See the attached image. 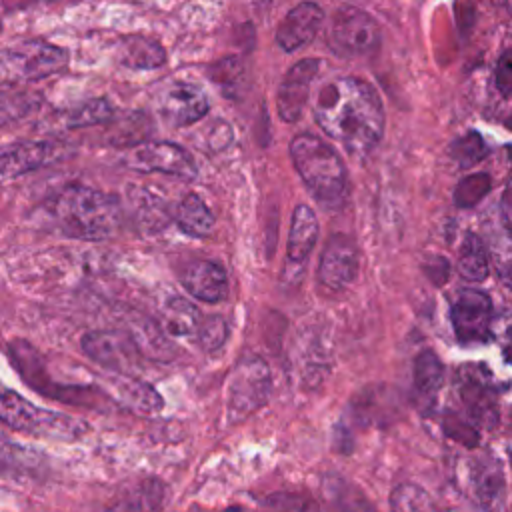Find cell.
<instances>
[{
    "instance_id": "obj_11",
    "label": "cell",
    "mask_w": 512,
    "mask_h": 512,
    "mask_svg": "<svg viewBox=\"0 0 512 512\" xmlns=\"http://www.w3.org/2000/svg\"><path fill=\"white\" fill-rule=\"evenodd\" d=\"M450 318L460 344H482L492 336V302L480 290H460L452 300Z\"/></svg>"
},
{
    "instance_id": "obj_36",
    "label": "cell",
    "mask_w": 512,
    "mask_h": 512,
    "mask_svg": "<svg viewBox=\"0 0 512 512\" xmlns=\"http://www.w3.org/2000/svg\"><path fill=\"white\" fill-rule=\"evenodd\" d=\"M492 262L500 280L512 288V240H504L492 248Z\"/></svg>"
},
{
    "instance_id": "obj_6",
    "label": "cell",
    "mask_w": 512,
    "mask_h": 512,
    "mask_svg": "<svg viewBox=\"0 0 512 512\" xmlns=\"http://www.w3.org/2000/svg\"><path fill=\"white\" fill-rule=\"evenodd\" d=\"M68 64V54L44 40H22L2 52V76L12 82H34L58 74Z\"/></svg>"
},
{
    "instance_id": "obj_24",
    "label": "cell",
    "mask_w": 512,
    "mask_h": 512,
    "mask_svg": "<svg viewBox=\"0 0 512 512\" xmlns=\"http://www.w3.org/2000/svg\"><path fill=\"white\" fill-rule=\"evenodd\" d=\"M444 382V366L432 350H424L414 360V394L416 400L428 408L434 404L436 394Z\"/></svg>"
},
{
    "instance_id": "obj_27",
    "label": "cell",
    "mask_w": 512,
    "mask_h": 512,
    "mask_svg": "<svg viewBox=\"0 0 512 512\" xmlns=\"http://www.w3.org/2000/svg\"><path fill=\"white\" fill-rule=\"evenodd\" d=\"M458 272L462 278L472 280V282H480L488 276V268H490V256L488 250L484 246V242L476 236V234H466L460 250H458Z\"/></svg>"
},
{
    "instance_id": "obj_32",
    "label": "cell",
    "mask_w": 512,
    "mask_h": 512,
    "mask_svg": "<svg viewBox=\"0 0 512 512\" xmlns=\"http://www.w3.org/2000/svg\"><path fill=\"white\" fill-rule=\"evenodd\" d=\"M112 116H114V106L106 98H92L80 104L76 110H72L66 124L70 128H82V126L108 122L112 120Z\"/></svg>"
},
{
    "instance_id": "obj_30",
    "label": "cell",
    "mask_w": 512,
    "mask_h": 512,
    "mask_svg": "<svg viewBox=\"0 0 512 512\" xmlns=\"http://www.w3.org/2000/svg\"><path fill=\"white\" fill-rule=\"evenodd\" d=\"M392 512H436L432 498L416 484H400L390 496Z\"/></svg>"
},
{
    "instance_id": "obj_5",
    "label": "cell",
    "mask_w": 512,
    "mask_h": 512,
    "mask_svg": "<svg viewBox=\"0 0 512 512\" xmlns=\"http://www.w3.org/2000/svg\"><path fill=\"white\" fill-rule=\"evenodd\" d=\"M272 372L270 366L258 358L248 356L240 360L228 380L224 416L228 424H238L258 412L270 398Z\"/></svg>"
},
{
    "instance_id": "obj_34",
    "label": "cell",
    "mask_w": 512,
    "mask_h": 512,
    "mask_svg": "<svg viewBox=\"0 0 512 512\" xmlns=\"http://www.w3.org/2000/svg\"><path fill=\"white\" fill-rule=\"evenodd\" d=\"M444 432L452 440H456V442H460V444H464L468 448H474L478 444L476 424L470 422V420H464V418H460V416H456L452 412L446 414V418H444Z\"/></svg>"
},
{
    "instance_id": "obj_37",
    "label": "cell",
    "mask_w": 512,
    "mask_h": 512,
    "mask_svg": "<svg viewBox=\"0 0 512 512\" xmlns=\"http://www.w3.org/2000/svg\"><path fill=\"white\" fill-rule=\"evenodd\" d=\"M480 180V176H472L460 182L458 190H456V200L460 206H470L474 204L484 192H486V180L482 184H476Z\"/></svg>"
},
{
    "instance_id": "obj_3",
    "label": "cell",
    "mask_w": 512,
    "mask_h": 512,
    "mask_svg": "<svg viewBox=\"0 0 512 512\" xmlns=\"http://www.w3.org/2000/svg\"><path fill=\"white\" fill-rule=\"evenodd\" d=\"M292 162L308 190L326 204H336L346 192V166L340 154L314 134H298L290 142Z\"/></svg>"
},
{
    "instance_id": "obj_22",
    "label": "cell",
    "mask_w": 512,
    "mask_h": 512,
    "mask_svg": "<svg viewBox=\"0 0 512 512\" xmlns=\"http://www.w3.org/2000/svg\"><path fill=\"white\" fill-rule=\"evenodd\" d=\"M318 238V218L308 204H298L292 214L288 236V260L304 262Z\"/></svg>"
},
{
    "instance_id": "obj_40",
    "label": "cell",
    "mask_w": 512,
    "mask_h": 512,
    "mask_svg": "<svg viewBox=\"0 0 512 512\" xmlns=\"http://www.w3.org/2000/svg\"><path fill=\"white\" fill-rule=\"evenodd\" d=\"M224 512H244L240 506H230V508H226Z\"/></svg>"
},
{
    "instance_id": "obj_1",
    "label": "cell",
    "mask_w": 512,
    "mask_h": 512,
    "mask_svg": "<svg viewBox=\"0 0 512 512\" xmlns=\"http://www.w3.org/2000/svg\"><path fill=\"white\" fill-rule=\"evenodd\" d=\"M316 124L348 152H370L384 134V108L376 88L356 76L328 80L314 102Z\"/></svg>"
},
{
    "instance_id": "obj_25",
    "label": "cell",
    "mask_w": 512,
    "mask_h": 512,
    "mask_svg": "<svg viewBox=\"0 0 512 512\" xmlns=\"http://www.w3.org/2000/svg\"><path fill=\"white\" fill-rule=\"evenodd\" d=\"M176 224L184 234L192 238H204L214 228V216L204 200L198 194L190 192L178 202Z\"/></svg>"
},
{
    "instance_id": "obj_28",
    "label": "cell",
    "mask_w": 512,
    "mask_h": 512,
    "mask_svg": "<svg viewBox=\"0 0 512 512\" xmlns=\"http://www.w3.org/2000/svg\"><path fill=\"white\" fill-rule=\"evenodd\" d=\"M118 400L138 414H156L162 410V396L150 384L132 378H124L120 382Z\"/></svg>"
},
{
    "instance_id": "obj_9",
    "label": "cell",
    "mask_w": 512,
    "mask_h": 512,
    "mask_svg": "<svg viewBox=\"0 0 512 512\" xmlns=\"http://www.w3.org/2000/svg\"><path fill=\"white\" fill-rule=\"evenodd\" d=\"M122 162L138 172H160L182 180H194L198 174L194 158L182 146L172 142L136 144L124 154Z\"/></svg>"
},
{
    "instance_id": "obj_2",
    "label": "cell",
    "mask_w": 512,
    "mask_h": 512,
    "mask_svg": "<svg viewBox=\"0 0 512 512\" xmlns=\"http://www.w3.org/2000/svg\"><path fill=\"white\" fill-rule=\"evenodd\" d=\"M48 222L64 236L78 240L110 238L122 220L120 202L96 188L70 184L50 198Z\"/></svg>"
},
{
    "instance_id": "obj_14",
    "label": "cell",
    "mask_w": 512,
    "mask_h": 512,
    "mask_svg": "<svg viewBox=\"0 0 512 512\" xmlns=\"http://www.w3.org/2000/svg\"><path fill=\"white\" fill-rule=\"evenodd\" d=\"M210 104L204 90L192 82H174L162 90L158 98V112L168 126H188L198 122Z\"/></svg>"
},
{
    "instance_id": "obj_26",
    "label": "cell",
    "mask_w": 512,
    "mask_h": 512,
    "mask_svg": "<svg viewBox=\"0 0 512 512\" xmlns=\"http://www.w3.org/2000/svg\"><path fill=\"white\" fill-rule=\"evenodd\" d=\"M200 310L186 298H172L162 312V326L170 336H196L202 324Z\"/></svg>"
},
{
    "instance_id": "obj_31",
    "label": "cell",
    "mask_w": 512,
    "mask_h": 512,
    "mask_svg": "<svg viewBox=\"0 0 512 512\" xmlns=\"http://www.w3.org/2000/svg\"><path fill=\"white\" fill-rule=\"evenodd\" d=\"M254 512H320V508L306 494L276 492L260 500Z\"/></svg>"
},
{
    "instance_id": "obj_10",
    "label": "cell",
    "mask_w": 512,
    "mask_h": 512,
    "mask_svg": "<svg viewBox=\"0 0 512 512\" xmlns=\"http://www.w3.org/2000/svg\"><path fill=\"white\" fill-rule=\"evenodd\" d=\"M456 388L470 422H474L478 428L488 430L498 424L496 388L490 380V374L482 366H462L458 370Z\"/></svg>"
},
{
    "instance_id": "obj_13",
    "label": "cell",
    "mask_w": 512,
    "mask_h": 512,
    "mask_svg": "<svg viewBox=\"0 0 512 512\" xmlns=\"http://www.w3.org/2000/svg\"><path fill=\"white\" fill-rule=\"evenodd\" d=\"M358 274V250L352 238L344 234H334L320 256L318 280L324 288L340 292L354 282Z\"/></svg>"
},
{
    "instance_id": "obj_39",
    "label": "cell",
    "mask_w": 512,
    "mask_h": 512,
    "mask_svg": "<svg viewBox=\"0 0 512 512\" xmlns=\"http://www.w3.org/2000/svg\"><path fill=\"white\" fill-rule=\"evenodd\" d=\"M502 214L506 226L512 230V188L502 196Z\"/></svg>"
},
{
    "instance_id": "obj_23",
    "label": "cell",
    "mask_w": 512,
    "mask_h": 512,
    "mask_svg": "<svg viewBox=\"0 0 512 512\" xmlns=\"http://www.w3.org/2000/svg\"><path fill=\"white\" fill-rule=\"evenodd\" d=\"M322 494L330 512H376L366 494L342 476H326Z\"/></svg>"
},
{
    "instance_id": "obj_15",
    "label": "cell",
    "mask_w": 512,
    "mask_h": 512,
    "mask_svg": "<svg viewBox=\"0 0 512 512\" xmlns=\"http://www.w3.org/2000/svg\"><path fill=\"white\" fill-rule=\"evenodd\" d=\"M472 498L482 512H502L506 502V476L496 456L484 454L470 466Z\"/></svg>"
},
{
    "instance_id": "obj_12",
    "label": "cell",
    "mask_w": 512,
    "mask_h": 512,
    "mask_svg": "<svg viewBox=\"0 0 512 512\" xmlns=\"http://www.w3.org/2000/svg\"><path fill=\"white\" fill-rule=\"evenodd\" d=\"M82 350L96 364L112 372H128L140 358L134 336L118 330H94L82 338Z\"/></svg>"
},
{
    "instance_id": "obj_7",
    "label": "cell",
    "mask_w": 512,
    "mask_h": 512,
    "mask_svg": "<svg viewBox=\"0 0 512 512\" xmlns=\"http://www.w3.org/2000/svg\"><path fill=\"white\" fill-rule=\"evenodd\" d=\"M326 40L342 58L368 56L380 46V28L368 12L356 6H342L332 16Z\"/></svg>"
},
{
    "instance_id": "obj_17",
    "label": "cell",
    "mask_w": 512,
    "mask_h": 512,
    "mask_svg": "<svg viewBox=\"0 0 512 512\" xmlns=\"http://www.w3.org/2000/svg\"><path fill=\"white\" fill-rule=\"evenodd\" d=\"M324 20V10L316 2H300L296 4L278 24L276 42L282 50L294 52L306 46Z\"/></svg>"
},
{
    "instance_id": "obj_33",
    "label": "cell",
    "mask_w": 512,
    "mask_h": 512,
    "mask_svg": "<svg viewBox=\"0 0 512 512\" xmlns=\"http://www.w3.org/2000/svg\"><path fill=\"white\" fill-rule=\"evenodd\" d=\"M196 342L204 352H214L218 350L226 338H228V324L222 316H208L202 320L198 332H196Z\"/></svg>"
},
{
    "instance_id": "obj_35",
    "label": "cell",
    "mask_w": 512,
    "mask_h": 512,
    "mask_svg": "<svg viewBox=\"0 0 512 512\" xmlns=\"http://www.w3.org/2000/svg\"><path fill=\"white\" fill-rule=\"evenodd\" d=\"M492 338L498 342L504 360L512 364V314H502L494 318Z\"/></svg>"
},
{
    "instance_id": "obj_29",
    "label": "cell",
    "mask_w": 512,
    "mask_h": 512,
    "mask_svg": "<svg viewBox=\"0 0 512 512\" xmlns=\"http://www.w3.org/2000/svg\"><path fill=\"white\" fill-rule=\"evenodd\" d=\"M208 76L226 96H238L240 88L244 86V66L236 56H226L212 64L208 68Z\"/></svg>"
},
{
    "instance_id": "obj_41",
    "label": "cell",
    "mask_w": 512,
    "mask_h": 512,
    "mask_svg": "<svg viewBox=\"0 0 512 512\" xmlns=\"http://www.w3.org/2000/svg\"><path fill=\"white\" fill-rule=\"evenodd\" d=\"M510 458H512V450H510Z\"/></svg>"
},
{
    "instance_id": "obj_16",
    "label": "cell",
    "mask_w": 512,
    "mask_h": 512,
    "mask_svg": "<svg viewBox=\"0 0 512 512\" xmlns=\"http://www.w3.org/2000/svg\"><path fill=\"white\" fill-rule=\"evenodd\" d=\"M318 66L320 62L316 58H304V60H298L286 72L276 96L278 116L284 122H296L302 116Z\"/></svg>"
},
{
    "instance_id": "obj_19",
    "label": "cell",
    "mask_w": 512,
    "mask_h": 512,
    "mask_svg": "<svg viewBox=\"0 0 512 512\" xmlns=\"http://www.w3.org/2000/svg\"><path fill=\"white\" fill-rule=\"evenodd\" d=\"M182 284L188 294L202 302H220L228 292L226 270L212 260H198L188 264L182 274Z\"/></svg>"
},
{
    "instance_id": "obj_20",
    "label": "cell",
    "mask_w": 512,
    "mask_h": 512,
    "mask_svg": "<svg viewBox=\"0 0 512 512\" xmlns=\"http://www.w3.org/2000/svg\"><path fill=\"white\" fill-rule=\"evenodd\" d=\"M50 156V146L46 142L36 140H24V142H12L2 148L0 154V172L2 178H14L22 176L30 170H36L42 166Z\"/></svg>"
},
{
    "instance_id": "obj_38",
    "label": "cell",
    "mask_w": 512,
    "mask_h": 512,
    "mask_svg": "<svg viewBox=\"0 0 512 512\" xmlns=\"http://www.w3.org/2000/svg\"><path fill=\"white\" fill-rule=\"evenodd\" d=\"M498 84L504 94H512V48L506 50L498 64Z\"/></svg>"
},
{
    "instance_id": "obj_21",
    "label": "cell",
    "mask_w": 512,
    "mask_h": 512,
    "mask_svg": "<svg viewBox=\"0 0 512 512\" xmlns=\"http://www.w3.org/2000/svg\"><path fill=\"white\" fill-rule=\"evenodd\" d=\"M116 58L130 70H154L166 62V52L162 44L152 38L128 36L120 40Z\"/></svg>"
},
{
    "instance_id": "obj_18",
    "label": "cell",
    "mask_w": 512,
    "mask_h": 512,
    "mask_svg": "<svg viewBox=\"0 0 512 512\" xmlns=\"http://www.w3.org/2000/svg\"><path fill=\"white\" fill-rule=\"evenodd\" d=\"M168 498L166 484L158 478H142L126 484L100 512H162Z\"/></svg>"
},
{
    "instance_id": "obj_8",
    "label": "cell",
    "mask_w": 512,
    "mask_h": 512,
    "mask_svg": "<svg viewBox=\"0 0 512 512\" xmlns=\"http://www.w3.org/2000/svg\"><path fill=\"white\" fill-rule=\"evenodd\" d=\"M8 352L14 360V366L18 368L20 376L28 382L30 388L58 398L60 402H72V404H88L94 406V402H90L94 398V390L88 386H74V384H62L52 380L46 372H44V364L40 354L26 342L22 340H12L8 344Z\"/></svg>"
},
{
    "instance_id": "obj_4",
    "label": "cell",
    "mask_w": 512,
    "mask_h": 512,
    "mask_svg": "<svg viewBox=\"0 0 512 512\" xmlns=\"http://www.w3.org/2000/svg\"><path fill=\"white\" fill-rule=\"evenodd\" d=\"M0 418L8 428L40 438L76 440L88 432V424L84 420L40 408L14 390H4L0 398Z\"/></svg>"
}]
</instances>
